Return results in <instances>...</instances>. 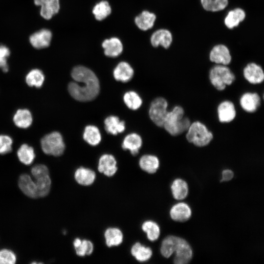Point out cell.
Listing matches in <instances>:
<instances>
[{
	"mask_svg": "<svg viewBox=\"0 0 264 264\" xmlns=\"http://www.w3.org/2000/svg\"><path fill=\"white\" fill-rule=\"evenodd\" d=\"M71 76L75 82L68 84V91L76 100L88 102L94 99L100 91L98 78L90 69L82 66L74 67Z\"/></svg>",
	"mask_w": 264,
	"mask_h": 264,
	"instance_id": "obj_1",
	"label": "cell"
},
{
	"mask_svg": "<svg viewBox=\"0 0 264 264\" xmlns=\"http://www.w3.org/2000/svg\"><path fill=\"white\" fill-rule=\"evenodd\" d=\"M190 119L184 117V110L180 106H176L168 111L163 127L172 136H177L187 132L191 125Z\"/></svg>",
	"mask_w": 264,
	"mask_h": 264,
	"instance_id": "obj_2",
	"label": "cell"
},
{
	"mask_svg": "<svg viewBox=\"0 0 264 264\" xmlns=\"http://www.w3.org/2000/svg\"><path fill=\"white\" fill-rule=\"evenodd\" d=\"M186 138L189 143L202 147L211 142L213 134L204 124L197 121L191 123L186 132Z\"/></svg>",
	"mask_w": 264,
	"mask_h": 264,
	"instance_id": "obj_3",
	"label": "cell"
},
{
	"mask_svg": "<svg viewBox=\"0 0 264 264\" xmlns=\"http://www.w3.org/2000/svg\"><path fill=\"white\" fill-rule=\"evenodd\" d=\"M209 79L212 85L218 90H224L235 80V76L226 66L216 64L209 71Z\"/></svg>",
	"mask_w": 264,
	"mask_h": 264,
	"instance_id": "obj_4",
	"label": "cell"
},
{
	"mask_svg": "<svg viewBox=\"0 0 264 264\" xmlns=\"http://www.w3.org/2000/svg\"><path fill=\"white\" fill-rule=\"evenodd\" d=\"M44 153L54 156H61L65 150V144L61 134L53 132L44 135L41 141Z\"/></svg>",
	"mask_w": 264,
	"mask_h": 264,
	"instance_id": "obj_5",
	"label": "cell"
},
{
	"mask_svg": "<svg viewBox=\"0 0 264 264\" xmlns=\"http://www.w3.org/2000/svg\"><path fill=\"white\" fill-rule=\"evenodd\" d=\"M168 102L161 97L155 98L151 103L149 115L152 121L158 127H162L168 112Z\"/></svg>",
	"mask_w": 264,
	"mask_h": 264,
	"instance_id": "obj_6",
	"label": "cell"
},
{
	"mask_svg": "<svg viewBox=\"0 0 264 264\" xmlns=\"http://www.w3.org/2000/svg\"><path fill=\"white\" fill-rule=\"evenodd\" d=\"M210 60L218 65L227 66L232 60V56L229 48L222 44L215 45L209 53Z\"/></svg>",
	"mask_w": 264,
	"mask_h": 264,
	"instance_id": "obj_7",
	"label": "cell"
},
{
	"mask_svg": "<svg viewBox=\"0 0 264 264\" xmlns=\"http://www.w3.org/2000/svg\"><path fill=\"white\" fill-rule=\"evenodd\" d=\"M174 263L176 264H186L190 262L193 257V251L190 244L184 239L180 238L176 247Z\"/></svg>",
	"mask_w": 264,
	"mask_h": 264,
	"instance_id": "obj_8",
	"label": "cell"
},
{
	"mask_svg": "<svg viewBox=\"0 0 264 264\" xmlns=\"http://www.w3.org/2000/svg\"><path fill=\"white\" fill-rule=\"evenodd\" d=\"M34 4L41 7L40 14L45 20H50L60 8L59 0H34Z\"/></svg>",
	"mask_w": 264,
	"mask_h": 264,
	"instance_id": "obj_9",
	"label": "cell"
},
{
	"mask_svg": "<svg viewBox=\"0 0 264 264\" xmlns=\"http://www.w3.org/2000/svg\"><path fill=\"white\" fill-rule=\"evenodd\" d=\"M52 38L51 31L44 28L36 31L29 37V42L35 48L40 49L48 47Z\"/></svg>",
	"mask_w": 264,
	"mask_h": 264,
	"instance_id": "obj_10",
	"label": "cell"
},
{
	"mask_svg": "<svg viewBox=\"0 0 264 264\" xmlns=\"http://www.w3.org/2000/svg\"><path fill=\"white\" fill-rule=\"evenodd\" d=\"M243 75L249 83L259 84L264 80V73L263 68L255 63L248 64L243 69Z\"/></svg>",
	"mask_w": 264,
	"mask_h": 264,
	"instance_id": "obj_11",
	"label": "cell"
},
{
	"mask_svg": "<svg viewBox=\"0 0 264 264\" xmlns=\"http://www.w3.org/2000/svg\"><path fill=\"white\" fill-rule=\"evenodd\" d=\"M217 113L220 122L229 123L232 121L236 115L234 104L228 100L221 102L218 106Z\"/></svg>",
	"mask_w": 264,
	"mask_h": 264,
	"instance_id": "obj_12",
	"label": "cell"
},
{
	"mask_svg": "<svg viewBox=\"0 0 264 264\" xmlns=\"http://www.w3.org/2000/svg\"><path fill=\"white\" fill-rule=\"evenodd\" d=\"M116 161L111 154H104L99 159L98 170L107 176H113L117 171Z\"/></svg>",
	"mask_w": 264,
	"mask_h": 264,
	"instance_id": "obj_13",
	"label": "cell"
},
{
	"mask_svg": "<svg viewBox=\"0 0 264 264\" xmlns=\"http://www.w3.org/2000/svg\"><path fill=\"white\" fill-rule=\"evenodd\" d=\"M240 104L244 111L252 113L256 111L260 106L261 98L256 92H245L241 97Z\"/></svg>",
	"mask_w": 264,
	"mask_h": 264,
	"instance_id": "obj_14",
	"label": "cell"
},
{
	"mask_svg": "<svg viewBox=\"0 0 264 264\" xmlns=\"http://www.w3.org/2000/svg\"><path fill=\"white\" fill-rule=\"evenodd\" d=\"M173 42L171 32L166 29H160L153 33L151 37V43L154 47L161 45L164 48H168Z\"/></svg>",
	"mask_w": 264,
	"mask_h": 264,
	"instance_id": "obj_15",
	"label": "cell"
},
{
	"mask_svg": "<svg viewBox=\"0 0 264 264\" xmlns=\"http://www.w3.org/2000/svg\"><path fill=\"white\" fill-rule=\"evenodd\" d=\"M18 185L21 191L26 196L32 198H38L35 182L29 175L26 174L21 175L19 178Z\"/></svg>",
	"mask_w": 264,
	"mask_h": 264,
	"instance_id": "obj_16",
	"label": "cell"
},
{
	"mask_svg": "<svg viewBox=\"0 0 264 264\" xmlns=\"http://www.w3.org/2000/svg\"><path fill=\"white\" fill-rule=\"evenodd\" d=\"M170 215L174 220L184 222L190 218L192 211L187 204L184 202H179L172 207Z\"/></svg>",
	"mask_w": 264,
	"mask_h": 264,
	"instance_id": "obj_17",
	"label": "cell"
},
{
	"mask_svg": "<svg viewBox=\"0 0 264 264\" xmlns=\"http://www.w3.org/2000/svg\"><path fill=\"white\" fill-rule=\"evenodd\" d=\"M246 17L244 10L241 8H236L230 10L224 20L225 25L228 29H233L243 22Z\"/></svg>",
	"mask_w": 264,
	"mask_h": 264,
	"instance_id": "obj_18",
	"label": "cell"
},
{
	"mask_svg": "<svg viewBox=\"0 0 264 264\" xmlns=\"http://www.w3.org/2000/svg\"><path fill=\"white\" fill-rule=\"evenodd\" d=\"M106 56L116 57L123 51V44L120 40L116 37L104 40L102 44Z\"/></svg>",
	"mask_w": 264,
	"mask_h": 264,
	"instance_id": "obj_19",
	"label": "cell"
},
{
	"mask_svg": "<svg viewBox=\"0 0 264 264\" xmlns=\"http://www.w3.org/2000/svg\"><path fill=\"white\" fill-rule=\"evenodd\" d=\"M134 71L131 66L126 62H121L114 69L113 74L114 79L118 81L126 83L132 79Z\"/></svg>",
	"mask_w": 264,
	"mask_h": 264,
	"instance_id": "obj_20",
	"label": "cell"
},
{
	"mask_svg": "<svg viewBox=\"0 0 264 264\" xmlns=\"http://www.w3.org/2000/svg\"><path fill=\"white\" fill-rule=\"evenodd\" d=\"M142 144V141L139 135L132 133L127 135L124 139L122 147L124 150H129L133 155H136Z\"/></svg>",
	"mask_w": 264,
	"mask_h": 264,
	"instance_id": "obj_21",
	"label": "cell"
},
{
	"mask_svg": "<svg viewBox=\"0 0 264 264\" xmlns=\"http://www.w3.org/2000/svg\"><path fill=\"white\" fill-rule=\"evenodd\" d=\"M74 178L79 184L88 186L94 182L96 174L93 170L81 167L75 171Z\"/></svg>",
	"mask_w": 264,
	"mask_h": 264,
	"instance_id": "obj_22",
	"label": "cell"
},
{
	"mask_svg": "<svg viewBox=\"0 0 264 264\" xmlns=\"http://www.w3.org/2000/svg\"><path fill=\"white\" fill-rule=\"evenodd\" d=\"M105 129L108 133L117 135L122 132L125 129V122L120 121L116 116L111 115L107 117L105 121Z\"/></svg>",
	"mask_w": 264,
	"mask_h": 264,
	"instance_id": "obj_23",
	"label": "cell"
},
{
	"mask_svg": "<svg viewBox=\"0 0 264 264\" xmlns=\"http://www.w3.org/2000/svg\"><path fill=\"white\" fill-rule=\"evenodd\" d=\"M156 20V16L148 11H143L135 18V23L137 26L143 31L152 28Z\"/></svg>",
	"mask_w": 264,
	"mask_h": 264,
	"instance_id": "obj_24",
	"label": "cell"
},
{
	"mask_svg": "<svg viewBox=\"0 0 264 264\" xmlns=\"http://www.w3.org/2000/svg\"><path fill=\"white\" fill-rule=\"evenodd\" d=\"M139 164L142 170L149 174H154L159 168V161L155 155L145 154L140 157Z\"/></svg>",
	"mask_w": 264,
	"mask_h": 264,
	"instance_id": "obj_25",
	"label": "cell"
},
{
	"mask_svg": "<svg viewBox=\"0 0 264 264\" xmlns=\"http://www.w3.org/2000/svg\"><path fill=\"white\" fill-rule=\"evenodd\" d=\"M33 118L30 111L27 109H19L13 117L15 125L22 129L29 127L32 123Z\"/></svg>",
	"mask_w": 264,
	"mask_h": 264,
	"instance_id": "obj_26",
	"label": "cell"
},
{
	"mask_svg": "<svg viewBox=\"0 0 264 264\" xmlns=\"http://www.w3.org/2000/svg\"><path fill=\"white\" fill-rule=\"evenodd\" d=\"M131 252L135 259L140 262H144L149 260L153 254L150 247L142 245L138 242L135 243L132 246Z\"/></svg>",
	"mask_w": 264,
	"mask_h": 264,
	"instance_id": "obj_27",
	"label": "cell"
},
{
	"mask_svg": "<svg viewBox=\"0 0 264 264\" xmlns=\"http://www.w3.org/2000/svg\"><path fill=\"white\" fill-rule=\"evenodd\" d=\"M173 197L176 200L184 199L188 194V186L187 182L181 178L175 179L171 186Z\"/></svg>",
	"mask_w": 264,
	"mask_h": 264,
	"instance_id": "obj_28",
	"label": "cell"
},
{
	"mask_svg": "<svg viewBox=\"0 0 264 264\" xmlns=\"http://www.w3.org/2000/svg\"><path fill=\"white\" fill-rule=\"evenodd\" d=\"M106 243L109 247L118 246L123 240V235L118 228L110 227L106 229L104 233Z\"/></svg>",
	"mask_w": 264,
	"mask_h": 264,
	"instance_id": "obj_29",
	"label": "cell"
},
{
	"mask_svg": "<svg viewBox=\"0 0 264 264\" xmlns=\"http://www.w3.org/2000/svg\"><path fill=\"white\" fill-rule=\"evenodd\" d=\"M180 238L175 236H169L163 240L160 247V252L163 257L168 258L171 256L175 251Z\"/></svg>",
	"mask_w": 264,
	"mask_h": 264,
	"instance_id": "obj_30",
	"label": "cell"
},
{
	"mask_svg": "<svg viewBox=\"0 0 264 264\" xmlns=\"http://www.w3.org/2000/svg\"><path fill=\"white\" fill-rule=\"evenodd\" d=\"M35 178L38 198L44 197L50 191L51 181L49 174L44 175Z\"/></svg>",
	"mask_w": 264,
	"mask_h": 264,
	"instance_id": "obj_31",
	"label": "cell"
},
{
	"mask_svg": "<svg viewBox=\"0 0 264 264\" xmlns=\"http://www.w3.org/2000/svg\"><path fill=\"white\" fill-rule=\"evenodd\" d=\"M84 139L91 146H96L101 140V135L98 128L93 125L86 127L84 133Z\"/></svg>",
	"mask_w": 264,
	"mask_h": 264,
	"instance_id": "obj_32",
	"label": "cell"
},
{
	"mask_svg": "<svg viewBox=\"0 0 264 264\" xmlns=\"http://www.w3.org/2000/svg\"><path fill=\"white\" fill-rule=\"evenodd\" d=\"M17 156L22 163L29 165L33 162L35 157V154L34 149L32 147L23 144L17 151Z\"/></svg>",
	"mask_w": 264,
	"mask_h": 264,
	"instance_id": "obj_33",
	"label": "cell"
},
{
	"mask_svg": "<svg viewBox=\"0 0 264 264\" xmlns=\"http://www.w3.org/2000/svg\"><path fill=\"white\" fill-rule=\"evenodd\" d=\"M73 246L76 254L81 257L90 255L93 250L92 242L87 240H81L79 238H76L73 242Z\"/></svg>",
	"mask_w": 264,
	"mask_h": 264,
	"instance_id": "obj_34",
	"label": "cell"
},
{
	"mask_svg": "<svg viewBox=\"0 0 264 264\" xmlns=\"http://www.w3.org/2000/svg\"><path fill=\"white\" fill-rule=\"evenodd\" d=\"M44 75L39 69L35 68L31 70L25 77L26 84L30 87L41 88L44 81Z\"/></svg>",
	"mask_w": 264,
	"mask_h": 264,
	"instance_id": "obj_35",
	"label": "cell"
},
{
	"mask_svg": "<svg viewBox=\"0 0 264 264\" xmlns=\"http://www.w3.org/2000/svg\"><path fill=\"white\" fill-rule=\"evenodd\" d=\"M200 3L205 10L216 12L224 9L228 4V0H200Z\"/></svg>",
	"mask_w": 264,
	"mask_h": 264,
	"instance_id": "obj_36",
	"label": "cell"
},
{
	"mask_svg": "<svg viewBox=\"0 0 264 264\" xmlns=\"http://www.w3.org/2000/svg\"><path fill=\"white\" fill-rule=\"evenodd\" d=\"M142 229L147 234L148 239L151 241H155L160 235V228L154 221L147 220L142 224Z\"/></svg>",
	"mask_w": 264,
	"mask_h": 264,
	"instance_id": "obj_37",
	"label": "cell"
},
{
	"mask_svg": "<svg viewBox=\"0 0 264 264\" xmlns=\"http://www.w3.org/2000/svg\"><path fill=\"white\" fill-rule=\"evenodd\" d=\"M111 9L107 1L103 0L97 3L93 8L92 13L97 21H102L110 15Z\"/></svg>",
	"mask_w": 264,
	"mask_h": 264,
	"instance_id": "obj_38",
	"label": "cell"
},
{
	"mask_svg": "<svg viewBox=\"0 0 264 264\" xmlns=\"http://www.w3.org/2000/svg\"><path fill=\"white\" fill-rule=\"evenodd\" d=\"M123 100L126 106L132 110L139 109L142 103V99L139 95L133 91L126 92L124 95Z\"/></svg>",
	"mask_w": 264,
	"mask_h": 264,
	"instance_id": "obj_39",
	"label": "cell"
},
{
	"mask_svg": "<svg viewBox=\"0 0 264 264\" xmlns=\"http://www.w3.org/2000/svg\"><path fill=\"white\" fill-rule=\"evenodd\" d=\"M12 139L8 135H0V154H5L12 151Z\"/></svg>",
	"mask_w": 264,
	"mask_h": 264,
	"instance_id": "obj_40",
	"label": "cell"
},
{
	"mask_svg": "<svg viewBox=\"0 0 264 264\" xmlns=\"http://www.w3.org/2000/svg\"><path fill=\"white\" fill-rule=\"evenodd\" d=\"M16 262L15 253L7 249L0 250V264H14Z\"/></svg>",
	"mask_w": 264,
	"mask_h": 264,
	"instance_id": "obj_41",
	"label": "cell"
},
{
	"mask_svg": "<svg viewBox=\"0 0 264 264\" xmlns=\"http://www.w3.org/2000/svg\"><path fill=\"white\" fill-rule=\"evenodd\" d=\"M10 54V51L9 48L4 45H0V68L4 72H7L8 70L7 60Z\"/></svg>",
	"mask_w": 264,
	"mask_h": 264,
	"instance_id": "obj_42",
	"label": "cell"
},
{
	"mask_svg": "<svg viewBox=\"0 0 264 264\" xmlns=\"http://www.w3.org/2000/svg\"><path fill=\"white\" fill-rule=\"evenodd\" d=\"M31 174L34 177L49 174V170L47 167L44 164H37L34 165L31 169Z\"/></svg>",
	"mask_w": 264,
	"mask_h": 264,
	"instance_id": "obj_43",
	"label": "cell"
},
{
	"mask_svg": "<svg viewBox=\"0 0 264 264\" xmlns=\"http://www.w3.org/2000/svg\"><path fill=\"white\" fill-rule=\"evenodd\" d=\"M234 173L231 170H224L222 172V179L220 181H227L232 179Z\"/></svg>",
	"mask_w": 264,
	"mask_h": 264,
	"instance_id": "obj_44",
	"label": "cell"
}]
</instances>
